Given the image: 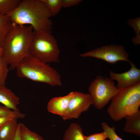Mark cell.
Instances as JSON below:
<instances>
[{"label":"cell","mask_w":140,"mask_h":140,"mask_svg":"<svg viewBox=\"0 0 140 140\" xmlns=\"http://www.w3.org/2000/svg\"><path fill=\"white\" fill-rule=\"evenodd\" d=\"M85 140H106L108 138L105 132L95 133L88 136H84Z\"/></svg>","instance_id":"603a6c76"},{"label":"cell","mask_w":140,"mask_h":140,"mask_svg":"<svg viewBox=\"0 0 140 140\" xmlns=\"http://www.w3.org/2000/svg\"><path fill=\"white\" fill-rule=\"evenodd\" d=\"M50 12L52 16L58 15L62 8V0H40Z\"/></svg>","instance_id":"ac0fdd59"},{"label":"cell","mask_w":140,"mask_h":140,"mask_svg":"<svg viewBox=\"0 0 140 140\" xmlns=\"http://www.w3.org/2000/svg\"><path fill=\"white\" fill-rule=\"evenodd\" d=\"M34 31L30 25L15 24L6 35L3 47V58L11 70H14L29 54Z\"/></svg>","instance_id":"7a4b0ae2"},{"label":"cell","mask_w":140,"mask_h":140,"mask_svg":"<svg viewBox=\"0 0 140 140\" xmlns=\"http://www.w3.org/2000/svg\"><path fill=\"white\" fill-rule=\"evenodd\" d=\"M130 64V69L124 73H117L110 71V79L117 81L116 86L118 88L130 86L140 81V70L132 62Z\"/></svg>","instance_id":"9c48e42d"},{"label":"cell","mask_w":140,"mask_h":140,"mask_svg":"<svg viewBox=\"0 0 140 140\" xmlns=\"http://www.w3.org/2000/svg\"><path fill=\"white\" fill-rule=\"evenodd\" d=\"M15 25L7 15H0V47L3 48L6 35Z\"/></svg>","instance_id":"5bb4252c"},{"label":"cell","mask_w":140,"mask_h":140,"mask_svg":"<svg viewBox=\"0 0 140 140\" xmlns=\"http://www.w3.org/2000/svg\"><path fill=\"white\" fill-rule=\"evenodd\" d=\"M118 89L113 80L101 75H97L88 88L93 102L97 109H101L111 100Z\"/></svg>","instance_id":"8992f818"},{"label":"cell","mask_w":140,"mask_h":140,"mask_svg":"<svg viewBox=\"0 0 140 140\" xmlns=\"http://www.w3.org/2000/svg\"><path fill=\"white\" fill-rule=\"evenodd\" d=\"M118 89L107 110L111 118L115 121L137 111L140 106V81Z\"/></svg>","instance_id":"277c9868"},{"label":"cell","mask_w":140,"mask_h":140,"mask_svg":"<svg viewBox=\"0 0 140 140\" xmlns=\"http://www.w3.org/2000/svg\"><path fill=\"white\" fill-rule=\"evenodd\" d=\"M82 0H62V7L69 8L78 5Z\"/></svg>","instance_id":"cb8c5ba5"},{"label":"cell","mask_w":140,"mask_h":140,"mask_svg":"<svg viewBox=\"0 0 140 140\" xmlns=\"http://www.w3.org/2000/svg\"><path fill=\"white\" fill-rule=\"evenodd\" d=\"M82 129L78 124H71L66 130L63 140H85Z\"/></svg>","instance_id":"9a60e30c"},{"label":"cell","mask_w":140,"mask_h":140,"mask_svg":"<svg viewBox=\"0 0 140 140\" xmlns=\"http://www.w3.org/2000/svg\"><path fill=\"white\" fill-rule=\"evenodd\" d=\"M17 76L32 81L61 86L60 76L58 72L47 63L41 62L29 54L22 60L16 68Z\"/></svg>","instance_id":"3957f363"},{"label":"cell","mask_w":140,"mask_h":140,"mask_svg":"<svg viewBox=\"0 0 140 140\" xmlns=\"http://www.w3.org/2000/svg\"><path fill=\"white\" fill-rule=\"evenodd\" d=\"M14 140H22L20 135L19 123L18 124L17 132Z\"/></svg>","instance_id":"484cf974"},{"label":"cell","mask_w":140,"mask_h":140,"mask_svg":"<svg viewBox=\"0 0 140 140\" xmlns=\"http://www.w3.org/2000/svg\"><path fill=\"white\" fill-rule=\"evenodd\" d=\"M5 116L17 118H23L25 115L13 111L4 106L0 105V116Z\"/></svg>","instance_id":"44dd1931"},{"label":"cell","mask_w":140,"mask_h":140,"mask_svg":"<svg viewBox=\"0 0 140 140\" xmlns=\"http://www.w3.org/2000/svg\"><path fill=\"white\" fill-rule=\"evenodd\" d=\"M128 24L134 29L136 36L132 40V42L135 45L140 43V17L128 20Z\"/></svg>","instance_id":"d6986e66"},{"label":"cell","mask_w":140,"mask_h":140,"mask_svg":"<svg viewBox=\"0 0 140 140\" xmlns=\"http://www.w3.org/2000/svg\"><path fill=\"white\" fill-rule=\"evenodd\" d=\"M8 65L0 56V86L5 85L9 71Z\"/></svg>","instance_id":"ffe728a7"},{"label":"cell","mask_w":140,"mask_h":140,"mask_svg":"<svg viewBox=\"0 0 140 140\" xmlns=\"http://www.w3.org/2000/svg\"><path fill=\"white\" fill-rule=\"evenodd\" d=\"M1 127H0V128H1Z\"/></svg>","instance_id":"83f0119b"},{"label":"cell","mask_w":140,"mask_h":140,"mask_svg":"<svg viewBox=\"0 0 140 140\" xmlns=\"http://www.w3.org/2000/svg\"><path fill=\"white\" fill-rule=\"evenodd\" d=\"M21 0H0V15H6L16 9Z\"/></svg>","instance_id":"e0dca14e"},{"label":"cell","mask_w":140,"mask_h":140,"mask_svg":"<svg viewBox=\"0 0 140 140\" xmlns=\"http://www.w3.org/2000/svg\"><path fill=\"white\" fill-rule=\"evenodd\" d=\"M74 92H71L64 96L52 98L47 104V108L48 111L62 117L67 109L69 101Z\"/></svg>","instance_id":"30bf717a"},{"label":"cell","mask_w":140,"mask_h":140,"mask_svg":"<svg viewBox=\"0 0 140 140\" xmlns=\"http://www.w3.org/2000/svg\"><path fill=\"white\" fill-rule=\"evenodd\" d=\"M124 131L126 132L140 136V110L126 116Z\"/></svg>","instance_id":"7c38bea8"},{"label":"cell","mask_w":140,"mask_h":140,"mask_svg":"<svg viewBox=\"0 0 140 140\" xmlns=\"http://www.w3.org/2000/svg\"><path fill=\"white\" fill-rule=\"evenodd\" d=\"M13 118L5 116H0V127H1L11 120Z\"/></svg>","instance_id":"d4e9b609"},{"label":"cell","mask_w":140,"mask_h":140,"mask_svg":"<svg viewBox=\"0 0 140 140\" xmlns=\"http://www.w3.org/2000/svg\"><path fill=\"white\" fill-rule=\"evenodd\" d=\"M3 53V48H2L0 47V56H2Z\"/></svg>","instance_id":"4316f807"},{"label":"cell","mask_w":140,"mask_h":140,"mask_svg":"<svg viewBox=\"0 0 140 140\" xmlns=\"http://www.w3.org/2000/svg\"><path fill=\"white\" fill-rule=\"evenodd\" d=\"M0 103L13 111L20 112L17 107L20 104L19 98L5 85L0 86Z\"/></svg>","instance_id":"8fae6325"},{"label":"cell","mask_w":140,"mask_h":140,"mask_svg":"<svg viewBox=\"0 0 140 140\" xmlns=\"http://www.w3.org/2000/svg\"><path fill=\"white\" fill-rule=\"evenodd\" d=\"M17 118H13L1 127L0 129V140H14L18 124Z\"/></svg>","instance_id":"4fadbf2b"},{"label":"cell","mask_w":140,"mask_h":140,"mask_svg":"<svg viewBox=\"0 0 140 140\" xmlns=\"http://www.w3.org/2000/svg\"><path fill=\"white\" fill-rule=\"evenodd\" d=\"M60 51L51 31H34L29 54L43 62H59Z\"/></svg>","instance_id":"5b68a950"},{"label":"cell","mask_w":140,"mask_h":140,"mask_svg":"<svg viewBox=\"0 0 140 140\" xmlns=\"http://www.w3.org/2000/svg\"><path fill=\"white\" fill-rule=\"evenodd\" d=\"M80 56L83 57H93L104 60L110 64H114L120 61H123L130 63L128 54L123 47L119 45H110L99 47Z\"/></svg>","instance_id":"52a82bcc"},{"label":"cell","mask_w":140,"mask_h":140,"mask_svg":"<svg viewBox=\"0 0 140 140\" xmlns=\"http://www.w3.org/2000/svg\"><path fill=\"white\" fill-rule=\"evenodd\" d=\"M17 25L28 24L34 31H51L53 23L50 12L40 0H23L14 10L6 14Z\"/></svg>","instance_id":"6da1fadb"},{"label":"cell","mask_w":140,"mask_h":140,"mask_svg":"<svg viewBox=\"0 0 140 140\" xmlns=\"http://www.w3.org/2000/svg\"><path fill=\"white\" fill-rule=\"evenodd\" d=\"M19 130L22 140H44L39 135L30 130L22 123H19Z\"/></svg>","instance_id":"2e32d148"},{"label":"cell","mask_w":140,"mask_h":140,"mask_svg":"<svg viewBox=\"0 0 140 140\" xmlns=\"http://www.w3.org/2000/svg\"><path fill=\"white\" fill-rule=\"evenodd\" d=\"M101 127L106 134L107 138L110 140H124L120 137L116 133L114 126L110 127L106 122H102L101 124Z\"/></svg>","instance_id":"7402d4cb"},{"label":"cell","mask_w":140,"mask_h":140,"mask_svg":"<svg viewBox=\"0 0 140 140\" xmlns=\"http://www.w3.org/2000/svg\"><path fill=\"white\" fill-rule=\"evenodd\" d=\"M93 104L89 94L74 92L67 109L62 117L64 120L78 118L83 112L86 111Z\"/></svg>","instance_id":"ba28073f"}]
</instances>
